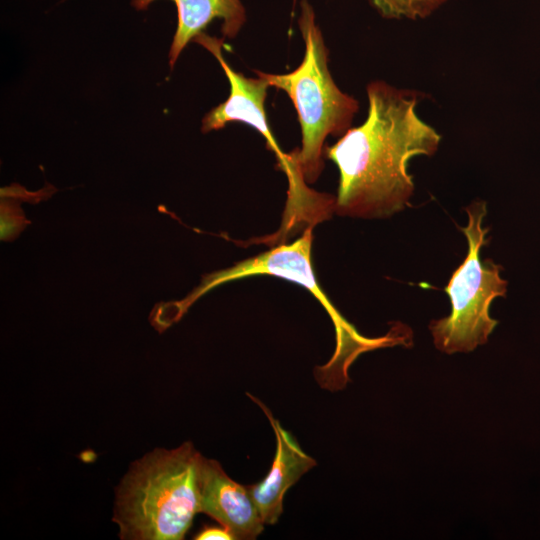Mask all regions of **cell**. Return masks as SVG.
I'll return each instance as SVG.
<instances>
[{"label":"cell","mask_w":540,"mask_h":540,"mask_svg":"<svg viewBox=\"0 0 540 540\" xmlns=\"http://www.w3.org/2000/svg\"><path fill=\"white\" fill-rule=\"evenodd\" d=\"M197 540H233L231 533L224 527H207L196 535Z\"/></svg>","instance_id":"obj_11"},{"label":"cell","mask_w":540,"mask_h":540,"mask_svg":"<svg viewBox=\"0 0 540 540\" xmlns=\"http://www.w3.org/2000/svg\"><path fill=\"white\" fill-rule=\"evenodd\" d=\"M156 0H132L138 11L146 10ZM177 10V27L169 51V65L174 67L186 45L203 33L215 19L222 20L223 38L233 39L246 22L241 0H170Z\"/></svg>","instance_id":"obj_9"},{"label":"cell","mask_w":540,"mask_h":540,"mask_svg":"<svg viewBox=\"0 0 540 540\" xmlns=\"http://www.w3.org/2000/svg\"><path fill=\"white\" fill-rule=\"evenodd\" d=\"M248 395L264 411L276 437V451L270 471L260 482L248 486L264 524L273 525L283 512L285 493L317 463L273 417L269 408L256 397Z\"/></svg>","instance_id":"obj_8"},{"label":"cell","mask_w":540,"mask_h":540,"mask_svg":"<svg viewBox=\"0 0 540 540\" xmlns=\"http://www.w3.org/2000/svg\"><path fill=\"white\" fill-rule=\"evenodd\" d=\"M313 228H307L302 236L290 244H277L268 251L250 257L232 267L205 276L186 301L192 304L196 299L220 284L255 275H269L302 285L323 305L330 315L337 336L336 352L329 365H340L346 375L347 367L362 352L382 346L407 345L411 335L388 334L380 338H366L348 323L321 290L312 265Z\"/></svg>","instance_id":"obj_5"},{"label":"cell","mask_w":540,"mask_h":540,"mask_svg":"<svg viewBox=\"0 0 540 540\" xmlns=\"http://www.w3.org/2000/svg\"><path fill=\"white\" fill-rule=\"evenodd\" d=\"M298 25L305 44L301 64L285 74L255 73L291 99L302 135L298 160L306 182L311 184L324 168L326 138L341 137L351 128L359 103L341 91L330 74L329 52L308 0L300 2Z\"/></svg>","instance_id":"obj_3"},{"label":"cell","mask_w":540,"mask_h":540,"mask_svg":"<svg viewBox=\"0 0 540 540\" xmlns=\"http://www.w3.org/2000/svg\"><path fill=\"white\" fill-rule=\"evenodd\" d=\"M447 0H369L370 4L387 19L426 18Z\"/></svg>","instance_id":"obj_10"},{"label":"cell","mask_w":540,"mask_h":540,"mask_svg":"<svg viewBox=\"0 0 540 540\" xmlns=\"http://www.w3.org/2000/svg\"><path fill=\"white\" fill-rule=\"evenodd\" d=\"M368 114L358 127L324 148L339 171L334 213L386 218L402 211L414 192L409 161L433 156L441 135L417 113L420 94L384 81L366 88Z\"/></svg>","instance_id":"obj_1"},{"label":"cell","mask_w":540,"mask_h":540,"mask_svg":"<svg viewBox=\"0 0 540 540\" xmlns=\"http://www.w3.org/2000/svg\"><path fill=\"white\" fill-rule=\"evenodd\" d=\"M202 456L191 442L135 461L116 490L121 539L181 540L200 512Z\"/></svg>","instance_id":"obj_2"},{"label":"cell","mask_w":540,"mask_h":540,"mask_svg":"<svg viewBox=\"0 0 540 540\" xmlns=\"http://www.w3.org/2000/svg\"><path fill=\"white\" fill-rule=\"evenodd\" d=\"M465 211L468 224L460 230L467 239L468 252L444 288L451 312L429 324L435 347L447 354L471 352L488 341L498 324L489 314L490 305L495 298L506 295L508 284L500 276L501 265L492 259L481 260V249L488 244L489 229L482 227L486 202L476 200Z\"/></svg>","instance_id":"obj_4"},{"label":"cell","mask_w":540,"mask_h":540,"mask_svg":"<svg viewBox=\"0 0 540 540\" xmlns=\"http://www.w3.org/2000/svg\"><path fill=\"white\" fill-rule=\"evenodd\" d=\"M193 42L204 47L217 59L230 84L228 98L204 116L202 132L219 130L235 121L251 126L263 136L267 148L275 154L278 168L287 177L288 191L296 192L304 188L307 182L298 160L299 149L288 153L282 151L271 131L264 106L269 87L267 81L260 76L246 77L235 71L223 56V37L217 38L203 32Z\"/></svg>","instance_id":"obj_6"},{"label":"cell","mask_w":540,"mask_h":540,"mask_svg":"<svg viewBox=\"0 0 540 540\" xmlns=\"http://www.w3.org/2000/svg\"><path fill=\"white\" fill-rule=\"evenodd\" d=\"M200 512L215 519L237 540L257 538L265 525L248 486L229 477L218 461L205 457L201 466Z\"/></svg>","instance_id":"obj_7"}]
</instances>
